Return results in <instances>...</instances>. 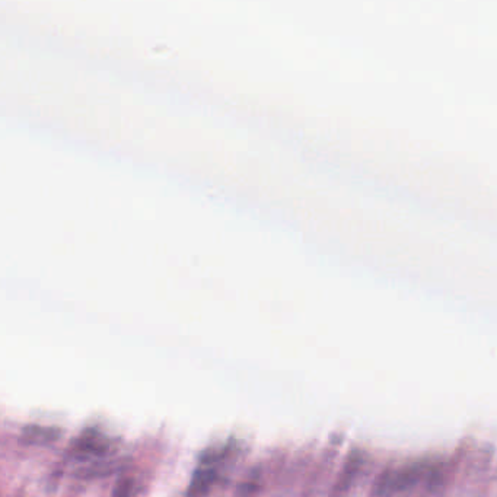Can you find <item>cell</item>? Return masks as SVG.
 Segmentation results:
<instances>
[{
	"mask_svg": "<svg viewBox=\"0 0 497 497\" xmlns=\"http://www.w3.org/2000/svg\"><path fill=\"white\" fill-rule=\"evenodd\" d=\"M426 474V466L410 464L387 471L377 480L374 492L379 497H391L413 489Z\"/></svg>",
	"mask_w": 497,
	"mask_h": 497,
	"instance_id": "obj_1",
	"label": "cell"
},
{
	"mask_svg": "<svg viewBox=\"0 0 497 497\" xmlns=\"http://www.w3.org/2000/svg\"><path fill=\"white\" fill-rule=\"evenodd\" d=\"M111 450V440L103 432L88 429L72 445V455L81 461H97Z\"/></svg>",
	"mask_w": 497,
	"mask_h": 497,
	"instance_id": "obj_2",
	"label": "cell"
},
{
	"mask_svg": "<svg viewBox=\"0 0 497 497\" xmlns=\"http://www.w3.org/2000/svg\"><path fill=\"white\" fill-rule=\"evenodd\" d=\"M201 464L203 466L194 472L193 480H191L188 489L190 497H200L203 494H206L212 487L214 480H216V468H214L216 459L213 458V455H210V452L206 458H203Z\"/></svg>",
	"mask_w": 497,
	"mask_h": 497,
	"instance_id": "obj_3",
	"label": "cell"
},
{
	"mask_svg": "<svg viewBox=\"0 0 497 497\" xmlns=\"http://www.w3.org/2000/svg\"><path fill=\"white\" fill-rule=\"evenodd\" d=\"M55 435H58V432L53 431V429H42V427H29L24 433L25 439L32 444L50 442V440L55 439Z\"/></svg>",
	"mask_w": 497,
	"mask_h": 497,
	"instance_id": "obj_4",
	"label": "cell"
},
{
	"mask_svg": "<svg viewBox=\"0 0 497 497\" xmlns=\"http://www.w3.org/2000/svg\"><path fill=\"white\" fill-rule=\"evenodd\" d=\"M131 492H133V483L131 480L126 479L118 483L114 492H112V497H131Z\"/></svg>",
	"mask_w": 497,
	"mask_h": 497,
	"instance_id": "obj_5",
	"label": "cell"
}]
</instances>
